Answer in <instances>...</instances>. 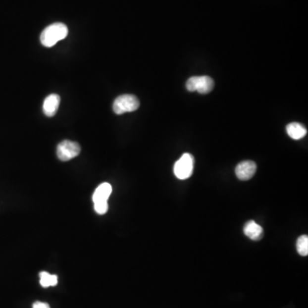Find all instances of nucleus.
I'll return each mask as SVG.
<instances>
[{"mask_svg":"<svg viewBox=\"0 0 308 308\" xmlns=\"http://www.w3.org/2000/svg\"><path fill=\"white\" fill-rule=\"evenodd\" d=\"M68 28L65 24L57 22L48 26L43 30L41 35V44L46 48H51L57 42L66 38L68 35Z\"/></svg>","mask_w":308,"mask_h":308,"instance_id":"f257e3e1","label":"nucleus"},{"mask_svg":"<svg viewBox=\"0 0 308 308\" xmlns=\"http://www.w3.org/2000/svg\"><path fill=\"white\" fill-rule=\"evenodd\" d=\"M112 192L110 183H104L98 187L93 195L95 210L98 214L103 215L108 211V199Z\"/></svg>","mask_w":308,"mask_h":308,"instance_id":"f03ea898","label":"nucleus"},{"mask_svg":"<svg viewBox=\"0 0 308 308\" xmlns=\"http://www.w3.org/2000/svg\"><path fill=\"white\" fill-rule=\"evenodd\" d=\"M140 101L137 97L132 95H120L113 103L114 112L116 115H122L126 112H132L138 109Z\"/></svg>","mask_w":308,"mask_h":308,"instance_id":"7ed1b4c3","label":"nucleus"},{"mask_svg":"<svg viewBox=\"0 0 308 308\" xmlns=\"http://www.w3.org/2000/svg\"><path fill=\"white\" fill-rule=\"evenodd\" d=\"M186 88L189 92H198L201 95H207L214 88L213 80L209 76H193L188 80Z\"/></svg>","mask_w":308,"mask_h":308,"instance_id":"20e7f679","label":"nucleus"},{"mask_svg":"<svg viewBox=\"0 0 308 308\" xmlns=\"http://www.w3.org/2000/svg\"><path fill=\"white\" fill-rule=\"evenodd\" d=\"M195 158L190 154H184L174 165V174L180 180H185L192 176Z\"/></svg>","mask_w":308,"mask_h":308,"instance_id":"39448f33","label":"nucleus"},{"mask_svg":"<svg viewBox=\"0 0 308 308\" xmlns=\"http://www.w3.org/2000/svg\"><path fill=\"white\" fill-rule=\"evenodd\" d=\"M81 153V147L77 142L63 141L57 146V157L60 160L69 161L77 157Z\"/></svg>","mask_w":308,"mask_h":308,"instance_id":"423d86ee","label":"nucleus"},{"mask_svg":"<svg viewBox=\"0 0 308 308\" xmlns=\"http://www.w3.org/2000/svg\"><path fill=\"white\" fill-rule=\"evenodd\" d=\"M257 165L254 161H243L236 168V175L240 180L247 181L255 176Z\"/></svg>","mask_w":308,"mask_h":308,"instance_id":"0eeeda50","label":"nucleus"},{"mask_svg":"<svg viewBox=\"0 0 308 308\" xmlns=\"http://www.w3.org/2000/svg\"><path fill=\"white\" fill-rule=\"evenodd\" d=\"M59 104V95H55V94L48 95V97L46 98L44 104H43V111L46 114V116H49V117L53 116L55 114L57 113Z\"/></svg>","mask_w":308,"mask_h":308,"instance_id":"6e6552de","label":"nucleus"},{"mask_svg":"<svg viewBox=\"0 0 308 308\" xmlns=\"http://www.w3.org/2000/svg\"><path fill=\"white\" fill-rule=\"evenodd\" d=\"M244 234L250 239L257 241L263 236V229L255 221H249L244 227Z\"/></svg>","mask_w":308,"mask_h":308,"instance_id":"1a4fd4ad","label":"nucleus"},{"mask_svg":"<svg viewBox=\"0 0 308 308\" xmlns=\"http://www.w3.org/2000/svg\"><path fill=\"white\" fill-rule=\"evenodd\" d=\"M287 133L290 138L294 140H300L307 135V129L304 126L299 123H291L287 125Z\"/></svg>","mask_w":308,"mask_h":308,"instance_id":"9d476101","label":"nucleus"},{"mask_svg":"<svg viewBox=\"0 0 308 308\" xmlns=\"http://www.w3.org/2000/svg\"><path fill=\"white\" fill-rule=\"evenodd\" d=\"M41 285L44 288L56 286L57 284V277L56 275H51L48 272L42 271L40 273Z\"/></svg>","mask_w":308,"mask_h":308,"instance_id":"9b49d317","label":"nucleus"},{"mask_svg":"<svg viewBox=\"0 0 308 308\" xmlns=\"http://www.w3.org/2000/svg\"><path fill=\"white\" fill-rule=\"evenodd\" d=\"M296 248L299 254L302 256H308V236H302L299 237L296 243Z\"/></svg>","mask_w":308,"mask_h":308,"instance_id":"f8f14e48","label":"nucleus"},{"mask_svg":"<svg viewBox=\"0 0 308 308\" xmlns=\"http://www.w3.org/2000/svg\"><path fill=\"white\" fill-rule=\"evenodd\" d=\"M33 308H51L48 303L45 302H36L34 303Z\"/></svg>","mask_w":308,"mask_h":308,"instance_id":"ddd939ff","label":"nucleus"}]
</instances>
